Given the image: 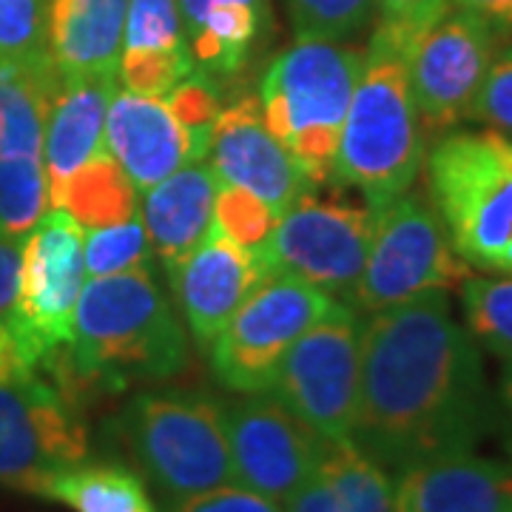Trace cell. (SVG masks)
I'll return each mask as SVG.
<instances>
[{
	"instance_id": "obj_1",
	"label": "cell",
	"mask_w": 512,
	"mask_h": 512,
	"mask_svg": "<svg viewBox=\"0 0 512 512\" xmlns=\"http://www.w3.org/2000/svg\"><path fill=\"white\" fill-rule=\"evenodd\" d=\"M481 348L447 293L362 316V382L350 439L384 470L470 453L495 430Z\"/></svg>"
},
{
	"instance_id": "obj_2",
	"label": "cell",
	"mask_w": 512,
	"mask_h": 512,
	"mask_svg": "<svg viewBox=\"0 0 512 512\" xmlns=\"http://www.w3.org/2000/svg\"><path fill=\"white\" fill-rule=\"evenodd\" d=\"M188 362L185 330L151 268L86 279L72 342L43 373L83 407L94 396L177 376Z\"/></svg>"
},
{
	"instance_id": "obj_3",
	"label": "cell",
	"mask_w": 512,
	"mask_h": 512,
	"mask_svg": "<svg viewBox=\"0 0 512 512\" xmlns=\"http://www.w3.org/2000/svg\"><path fill=\"white\" fill-rule=\"evenodd\" d=\"M407 46L410 40L376 23L339 137L333 185H350L373 211L410 191L424 165Z\"/></svg>"
},
{
	"instance_id": "obj_4",
	"label": "cell",
	"mask_w": 512,
	"mask_h": 512,
	"mask_svg": "<svg viewBox=\"0 0 512 512\" xmlns=\"http://www.w3.org/2000/svg\"><path fill=\"white\" fill-rule=\"evenodd\" d=\"M362 63L365 52L353 46L296 37L262 74V120L313 188L333 185L339 137Z\"/></svg>"
},
{
	"instance_id": "obj_5",
	"label": "cell",
	"mask_w": 512,
	"mask_h": 512,
	"mask_svg": "<svg viewBox=\"0 0 512 512\" xmlns=\"http://www.w3.org/2000/svg\"><path fill=\"white\" fill-rule=\"evenodd\" d=\"M430 202L456 254L512 274V140L493 128H450L424 157Z\"/></svg>"
},
{
	"instance_id": "obj_6",
	"label": "cell",
	"mask_w": 512,
	"mask_h": 512,
	"mask_svg": "<svg viewBox=\"0 0 512 512\" xmlns=\"http://www.w3.org/2000/svg\"><path fill=\"white\" fill-rule=\"evenodd\" d=\"M120 444L165 507L231 484L222 404L197 390L137 393L117 419Z\"/></svg>"
},
{
	"instance_id": "obj_7",
	"label": "cell",
	"mask_w": 512,
	"mask_h": 512,
	"mask_svg": "<svg viewBox=\"0 0 512 512\" xmlns=\"http://www.w3.org/2000/svg\"><path fill=\"white\" fill-rule=\"evenodd\" d=\"M89 458L83 407L40 367L0 373V487L43 495L69 467Z\"/></svg>"
},
{
	"instance_id": "obj_8",
	"label": "cell",
	"mask_w": 512,
	"mask_h": 512,
	"mask_svg": "<svg viewBox=\"0 0 512 512\" xmlns=\"http://www.w3.org/2000/svg\"><path fill=\"white\" fill-rule=\"evenodd\" d=\"M470 276L433 202L404 191L376 211L365 271L348 305L359 313L396 308L427 293H447Z\"/></svg>"
},
{
	"instance_id": "obj_9",
	"label": "cell",
	"mask_w": 512,
	"mask_h": 512,
	"mask_svg": "<svg viewBox=\"0 0 512 512\" xmlns=\"http://www.w3.org/2000/svg\"><path fill=\"white\" fill-rule=\"evenodd\" d=\"M376 211L342 188L305 191L279 217L274 234L256 251L268 274H285L348 302L365 271Z\"/></svg>"
},
{
	"instance_id": "obj_10",
	"label": "cell",
	"mask_w": 512,
	"mask_h": 512,
	"mask_svg": "<svg viewBox=\"0 0 512 512\" xmlns=\"http://www.w3.org/2000/svg\"><path fill=\"white\" fill-rule=\"evenodd\" d=\"M86 228L60 208H49L20 239V274L9 330L35 367L49 365L72 342L74 308L86 285Z\"/></svg>"
},
{
	"instance_id": "obj_11",
	"label": "cell",
	"mask_w": 512,
	"mask_h": 512,
	"mask_svg": "<svg viewBox=\"0 0 512 512\" xmlns=\"http://www.w3.org/2000/svg\"><path fill=\"white\" fill-rule=\"evenodd\" d=\"M362 382V313L336 302L276 370L274 393L319 439H350Z\"/></svg>"
},
{
	"instance_id": "obj_12",
	"label": "cell",
	"mask_w": 512,
	"mask_h": 512,
	"mask_svg": "<svg viewBox=\"0 0 512 512\" xmlns=\"http://www.w3.org/2000/svg\"><path fill=\"white\" fill-rule=\"evenodd\" d=\"M330 293L293 276L268 274L208 345L217 382L234 393L271 390L293 342L336 305Z\"/></svg>"
},
{
	"instance_id": "obj_13",
	"label": "cell",
	"mask_w": 512,
	"mask_h": 512,
	"mask_svg": "<svg viewBox=\"0 0 512 512\" xmlns=\"http://www.w3.org/2000/svg\"><path fill=\"white\" fill-rule=\"evenodd\" d=\"M495 49L498 37L458 9H447L410 40L407 77L424 131L444 134L470 120Z\"/></svg>"
},
{
	"instance_id": "obj_14",
	"label": "cell",
	"mask_w": 512,
	"mask_h": 512,
	"mask_svg": "<svg viewBox=\"0 0 512 512\" xmlns=\"http://www.w3.org/2000/svg\"><path fill=\"white\" fill-rule=\"evenodd\" d=\"M231 470L239 487L285 501L316 473L322 441L271 390L222 404Z\"/></svg>"
},
{
	"instance_id": "obj_15",
	"label": "cell",
	"mask_w": 512,
	"mask_h": 512,
	"mask_svg": "<svg viewBox=\"0 0 512 512\" xmlns=\"http://www.w3.org/2000/svg\"><path fill=\"white\" fill-rule=\"evenodd\" d=\"M211 171L220 185H237L282 217L313 185L262 120L259 94L239 92L222 106L211 131Z\"/></svg>"
},
{
	"instance_id": "obj_16",
	"label": "cell",
	"mask_w": 512,
	"mask_h": 512,
	"mask_svg": "<svg viewBox=\"0 0 512 512\" xmlns=\"http://www.w3.org/2000/svg\"><path fill=\"white\" fill-rule=\"evenodd\" d=\"M265 276L268 268L262 256L211 228V234L168 271V282L188 330L208 348Z\"/></svg>"
},
{
	"instance_id": "obj_17",
	"label": "cell",
	"mask_w": 512,
	"mask_h": 512,
	"mask_svg": "<svg viewBox=\"0 0 512 512\" xmlns=\"http://www.w3.org/2000/svg\"><path fill=\"white\" fill-rule=\"evenodd\" d=\"M106 148L128 174L137 194L185 163H197L194 146L165 100L117 89L106 111Z\"/></svg>"
},
{
	"instance_id": "obj_18",
	"label": "cell",
	"mask_w": 512,
	"mask_h": 512,
	"mask_svg": "<svg viewBox=\"0 0 512 512\" xmlns=\"http://www.w3.org/2000/svg\"><path fill=\"white\" fill-rule=\"evenodd\" d=\"M512 464L470 453L430 458L399 473L396 512H507Z\"/></svg>"
},
{
	"instance_id": "obj_19",
	"label": "cell",
	"mask_w": 512,
	"mask_h": 512,
	"mask_svg": "<svg viewBox=\"0 0 512 512\" xmlns=\"http://www.w3.org/2000/svg\"><path fill=\"white\" fill-rule=\"evenodd\" d=\"M117 89V77H60L43 128L49 208L74 174L106 146V111Z\"/></svg>"
},
{
	"instance_id": "obj_20",
	"label": "cell",
	"mask_w": 512,
	"mask_h": 512,
	"mask_svg": "<svg viewBox=\"0 0 512 512\" xmlns=\"http://www.w3.org/2000/svg\"><path fill=\"white\" fill-rule=\"evenodd\" d=\"M194 72L231 80L274 29V0H177Z\"/></svg>"
},
{
	"instance_id": "obj_21",
	"label": "cell",
	"mask_w": 512,
	"mask_h": 512,
	"mask_svg": "<svg viewBox=\"0 0 512 512\" xmlns=\"http://www.w3.org/2000/svg\"><path fill=\"white\" fill-rule=\"evenodd\" d=\"M191 72L177 0H128L117 83L131 94L163 100Z\"/></svg>"
},
{
	"instance_id": "obj_22",
	"label": "cell",
	"mask_w": 512,
	"mask_h": 512,
	"mask_svg": "<svg viewBox=\"0 0 512 512\" xmlns=\"http://www.w3.org/2000/svg\"><path fill=\"white\" fill-rule=\"evenodd\" d=\"M220 180L202 160L185 163L165 180L143 191L140 217L154 256L171 271L214 228V202Z\"/></svg>"
},
{
	"instance_id": "obj_23",
	"label": "cell",
	"mask_w": 512,
	"mask_h": 512,
	"mask_svg": "<svg viewBox=\"0 0 512 512\" xmlns=\"http://www.w3.org/2000/svg\"><path fill=\"white\" fill-rule=\"evenodd\" d=\"M128 0H49L46 49L60 77H117Z\"/></svg>"
},
{
	"instance_id": "obj_24",
	"label": "cell",
	"mask_w": 512,
	"mask_h": 512,
	"mask_svg": "<svg viewBox=\"0 0 512 512\" xmlns=\"http://www.w3.org/2000/svg\"><path fill=\"white\" fill-rule=\"evenodd\" d=\"M57 83L52 57L0 60V163L43 160V128Z\"/></svg>"
},
{
	"instance_id": "obj_25",
	"label": "cell",
	"mask_w": 512,
	"mask_h": 512,
	"mask_svg": "<svg viewBox=\"0 0 512 512\" xmlns=\"http://www.w3.org/2000/svg\"><path fill=\"white\" fill-rule=\"evenodd\" d=\"M52 208L66 211L86 231L109 228L140 214L137 188L106 146L66 183Z\"/></svg>"
},
{
	"instance_id": "obj_26",
	"label": "cell",
	"mask_w": 512,
	"mask_h": 512,
	"mask_svg": "<svg viewBox=\"0 0 512 512\" xmlns=\"http://www.w3.org/2000/svg\"><path fill=\"white\" fill-rule=\"evenodd\" d=\"M46 498L77 512H160L143 478L123 464L80 461L49 484Z\"/></svg>"
},
{
	"instance_id": "obj_27",
	"label": "cell",
	"mask_w": 512,
	"mask_h": 512,
	"mask_svg": "<svg viewBox=\"0 0 512 512\" xmlns=\"http://www.w3.org/2000/svg\"><path fill=\"white\" fill-rule=\"evenodd\" d=\"M316 473L328 481L339 512H396L390 470L367 456L353 439L322 441Z\"/></svg>"
},
{
	"instance_id": "obj_28",
	"label": "cell",
	"mask_w": 512,
	"mask_h": 512,
	"mask_svg": "<svg viewBox=\"0 0 512 512\" xmlns=\"http://www.w3.org/2000/svg\"><path fill=\"white\" fill-rule=\"evenodd\" d=\"M467 330L481 348L501 359L512 356V274L467 276L461 285Z\"/></svg>"
},
{
	"instance_id": "obj_29",
	"label": "cell",
	"mask_w": 512,
	"mask_h": 512,
	"mask_svg": "<svg viewBox=\"0 0 512 512\" xmlns=\"http://www.w3.org/2000/svg\"><path fill=\"white\" fill-rule=\"evenodd\" d=\"M49 211L43 160L0 163V237L23 239Z\"/></svg>"
},
{
	"instance_id": "obj_30",
	"label": "cell",
	"mask_w": 512,
	"mask_h": 512,
	"mask_svg": "<svg viewBox=\"0 0 512 512\" xmlns=\"http://www.w3.org/2000/svg\"><path fill=\"white\" fill-rule=\"evenodd\" d=\"M83 265H86V279L151 268L154 265V251H151V242H148L143 217L134 214L126 222L86 231Z\"/></svg>"
},
{
	"instance_id": "obj_31",
	"label": "cell",
	"mask_w": 512,
	"mask_h": 512,
	"mask_svg": "<svg viewBox=\"0 0 512 512\" xmlns=\"http://www.w3.org/2000/svg\"><path fill=\"white\" fill-rule=\"evenodd\" d=\"M293 37L348 43L376 18V0H282Z\"/></svg>"
},
{
	"instance_id": "obj_32",
	"label": "cell",
	"mask_w": 512,
	"mask_h": 512,
	"mask_svg": "<svg viewBox=\"0 0 512 512\" xmlns=\"http://www.w3.org/2000/svg\"><path fill=\"white\" fill-rule=\"evenodd\" d=\"M163 100L168 111L174 114V120L188 134V140L194 146V157L205 160L208 146H211V131H214V123H217L222 106H225L222 80L202 72H191L165 94Z\"/></svg>"
},
{
	"instance_id": "obj_33",
	"label": "cell",
	"mask_w": 512,
	"mask_h": 512,
	"mask_svg": "<svg viewBox=\"0 0 512 512\" xmlns=\"http://www.w3.org/2000/svg\"><path fill=\"white\" fill-rule=\"evenodd\" d=\"M276 217L265 202L237 185H220L214 202V228L239 245L259 251L274 234Z\"/></svg>"
},
{
	"instance_id": "obj_34",
	"label": "cell",
	"mask_w": 512,
	"mask_h": 512,
	"mask_svg": "<svg viewBox=\"0 0 512 512\" xmlns=\"http://www.w3.org/2000/svg\"><path fill=\"white\" fill-rule=\"evenodd\" d=\"M49 0H0V60L49 57Z\"/></svg>"
},
{
	"instance_id": "obj_35",
	"label": "cell",
	"mask_w": 512,
	"mask_h": 512,
	"mask_svg": "<svg viewBox=\"0 0 512 512\" xmlns=\"http://www.w3.org/2000/svg\"><path fill=\"white\" fill-rule=\"evenodd\" d=\"M470 123H481L512 140V40L495 49L493 63L470 111Z\"/></svg>"
},
{
	"instance_id": "obj_36",
	"label": "cell",
	"mask_w": 512,
	"mask_h": 512,
	"mask_svg": "<svg viewBox=\"0 0 512 512\" xmlns=\"http://www.w3.org/2000/svg\"><path fill=\"white\" fill-rule=\"evenodd\" d=\"M447 9V0H376V23L404 40H413Z\"/></svg>"
},
{
	"instance_id": "obj_37",
	"label": "cell",
	"mask_w": 512,
	"mask_h": 512,
	"mask_svg": "<svg viewBox=\"0 0 512 512\" xmlns=\"http://www.w3.org/2000/svg\"><path fill=\"white\" fill-rule=\"evenodd\" d=\"M168 512H282V507L239 484H222L217 490L185 498L180 504L168 507Z\"/></svg>"
},
{
	"instance_id": "obj_38",
	"label": "cell",
	"mask_w": 512,
	"mask_h": 512,
	"mask_svg": "<svg viewBox=\"0 0 512 512\" xmlns=\"http://www.w3.org/2000/svg\"><path fill=\"white\" fill-rule=\"evenodd\" d=\"M447 3L450 9L481 20L498 37V43L512 40V0H447Z\"/></svg>"
},
{
	"instance_id": "obj_39",
	"label": "cell",
	"mask_w": 512,
	"mask_h": 512,
	"mask_svg": "<svg viewBox=\"0 0 512 512\" xmlns=\"http://www.w3.org/2000/svg\"><path fill=\"white\" fill-rule=\"evenodd\" d=\"M282 512H339L336 510V498L330 493L328 481L313 473L302 487H296L285 501Z\"/></svg>"
},
{
	"instance_id": "obj_40",
	"label": "cell",
	"mask_w": 512,
	"mask_h": 512,
	"mask_svg": "<svg viewBox=\"0 0 512 512\" xmlns=\"http://www.w3.org/2000/svg\"><path fill=\"white\" fill-rule=\"evenodd\" d=\"M20 274V239L0 237V322L15 305Z\"/></svg>"
},
{
	"instance_id": "obj_41",
	"label": "cell",
	"mask_w": 512,
	"mask_h": 512,
	"mask_svg": "<svg viewBox=\"0 0 512 512\" xmlns=\"http://www.w3.org/2000/svg\"><path fill=\"white\" fill-rule=\"evenodd\" d=\"M495 427H501V439H504V450L512 461V356L504 359L501 365V376H498V393H495Z\"/></svg>"
},
{
	"instance_id": "obj_42",
	"label": "cell",
	"mask_w": 512,
	"mask_h": 512,
	"mask_svg": "<svg viewBox=\"0 0 512 512\" xmlns=\"http://www.w3.org/2000/svg\"><path fill=\"white\" fill-rule=\"evenodd\" d=\"M507 512H512V507H510V510H507Z\"/></svg>"
}]
</instances>
